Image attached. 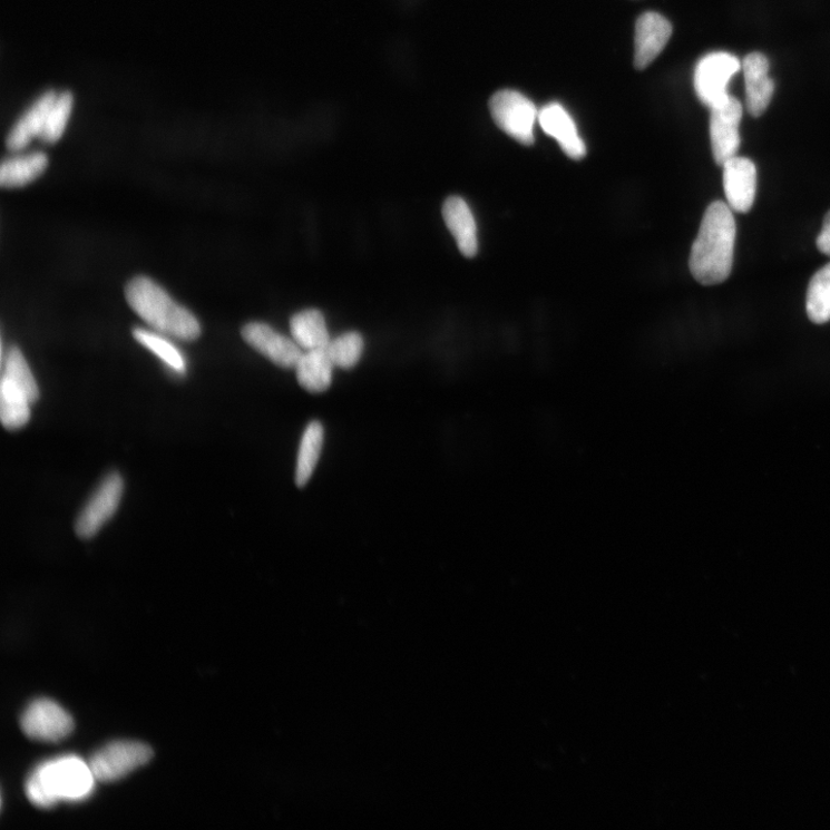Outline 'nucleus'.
<instances>
[{
  "instance_id": "1",
  "label": "nucleus",
  "mask_w": 830,
  "mask_h": 830,
  "mask_svg": "<svg viewBox=\"0 0 830 830\" xmlns=\"http://www.w3.org/2000/svg\"><path fill=\"white\" fill-rule=\"evenodd\" d=\"M738 236L734 212L723 202L711 204L690 255V272L703 285L725 282L732 274Z\"/></svg>"
},
{
  "instance_id": "2",
  "label": "nucleus",
  "mask_w": 830,
  "mask_h": 830,
  "mask_svg": "<svg viewBox=\"0 0 830 830\" xmlns=\"http://www.w3.org/2000/svg\"><path fill=\"white\" fill-rule=\"evenodd\" d=\"M96 782L89 762L77 755H65L41 763L29 775L25 790L31 804L51 809L60 802L86 801Z\"/></svg>"
},
{
  "instance_id": "3",
  "label": "nucleus",
  "mask_w": 830,
  "mask_h": 830,
  "mask_svg": "<svg viewBox=\"0 0 830 830\" xmlns=\"http://www.w3.org/2000/svg\"><path fill=\"white\" fill-rule=\"evenodd\" d=\"M125 296L129 307L159 334L184 342L202 336V324L196 316L152 279L130 280Z\"/></svg>"
},
{
  "instance_id": "4",
  "label": "nucleus",
  "mask_w": 830,
  "mask_h": 830,
  "mask_svg": "<svg viewBox=\"0 0 830 830\" xmlns=\"http://www.w3.org/2000/svg\"><path fill=\"white\" fill-rule=\"evenodd\" d=\"M489 109L495 124L524 146L535 144V125L539 111L535 104L516 90H500L492 95Z\"/></svg>"
},
{
  "instance_id": "5",
  "label": "nucleus",
  "mask_w": 830,
  "mask_h": 830,
  "mask_svg": "<svg viewBox=\"0 0 830 830\" xmlns=\"http://www.w3.org/2000/svg\"><path fill=\"white\" fill-rule=\"evenodd\" d=\"M153 750L138 742H115L96 752L89 766L98 782H115L146 765Z\"/></svg>"
},
{
  "instance_id": "6",
  "label": "nucleus",
  "mask_w": 830,
  "mask_h": 830,
  "mask_svg": "<svg viewBox=\"0 0 830 830\" xmlns=\"http://www.w3.org/2000/svg\"><path fill=\"white\" fill-rule=\"evenodd\" d=\"M738 57L728 52H713L705 56L694 71V89L701 101L710 109L721 104L729 95L730 80L741 70Z\"/></svg>"
},
{
  "instance_id": "7",
  "label": "nucleus",
  "mask_w": 830,
  "mask_h": 830,
  "mask_svg": "<svg viewBox=\"0 0 830 830\" xmlns=\"http://www.w3.org/2000/svg\"><path fill=\"white\" fill-rule=\"evenodd\" d=\"M742 118V104L734 96L728 95L721 104L711 108V145L714 160L719 166L735 157L740 150Z\"/></svg>"
},
{
  "instance_id": "8",
  "label": "nucleus",
  "mask_w": 830,
  "mask_h": 830,
  "mask_svg": "<svg viewBox=\"0 0 830 830\" xmlns=\"http://www.w3.org/2000/svg\"><path fill=\"white\" fill-rule=\"evenodd\" d=\"M20 724L27 738L50 743L69 738L75 730L72 716L49 700L32 702L22 713Z\"/></svg>"
},
{
  "instance_id": "9",
  "label": "nucleus",
  "mask_w": 830,
  "mask_h": 830,
  "mask_svg": "<svg viewBox=\"0 0 830 830\" xmlns=\"http://www.w3.org/2000/svg\"><path fill=\"white\" fill-rule=\"evenodd\" d=\"M124 491L123 477L110 473L97 488L77 520L76 530L80 538L90 539L116 514Z\"/></svg>"
},
{
  "instance_id": "10",
  "label": "nucleus",
  "mask_w": 830,
  "mask_h": 830,
  "mask_svg": "<svg viewBox=\"0 0 830 830\" xmlns=\"http://www.w3.org/2000/svg\"><path fill=\"white\" fill-rule=\"evenodd\" d=\"M245 342L283 370H294L304 351L263 322H250L242 329Z\"/></svg>"
},
{
  "instance_id": "11",
  "label": "nucleus",
  "mask_w": 830,
  "mask_h": 830,
  "mask_svg": "<svg viewBox=\"0 0 830 830\" xmlns=\"http://www.w3.org/2000/svg\"><path fill=\"white\" fill-rule=\"evenodd\" d=\"M723 189L726 205L734 213H749L755 202L758 173L748 157L735 156L723 165Z\"/></svg>"
},
{
  "instance_id": "12",
  "label": "nucleus",
  "mask_w": 830,
  "mask_h": 830,
  "mask_svg": "<svg viewBox=\"0 0 830 830\" xmlns=\"http://www.w3.org/2000/svg\"><path fill=\"white\" fill-rule=\"evenodd\" d=\"M746 91V108L751 116L765 114L774 95V81L770 78V61L765 55L752 52L743 60Z\"/></svg>"
},
{
  "instance_id": "13",
  "label": "nucleus",
  "mask_w": 830,
  "mask_h": 830,
  "mask_svg": "<svg viewBox=\"0 0 830 830\" xmlns=\"http://www.w3.org/2000/svg\"><path fill=\"white\" fill-rule=\"evenodd\" d=\"M673 35L672 23L655 12L639 17L635 36V66L644 70L666 48Z\"/></svg>"
},
{
  "instance_id": "14",
  "label": "nucleus",
  "mask_w": 830,
  "mask_h": 830,
  "mask_svg": "<svg viewBox=\"0 0 830 830\" xmlns=\"http://www.w3.org/2000/svg\"><path fill=\"white\" fill-rule=\"evenodd\" d=\"M540 126L548 136L554 138L562 150L573 159H582L586 155V146L578 135L577 126L566 109L557 104L546 106L539 111Z\"/></svg>"
},
{
  "instance_id": "15",
  "label": "nucleus",
  "mask_w": 830,
  "mask_h": 830,
  "mask_svg": "<svg viewBox=\"0 0 830 830\" xmlns=\"http://www.w3.org/2000/svg\"><path fill=\"white\" fill-rule=\"evenodd\" d=\"M442 214L460 253L475 257L479 251L478 228L467 202L460 196H450L443 205Z\"/></svg>"
},
{
  "instance_id": "16",
  "label": "nucleus",
  "mask_w": 830,
  "mask_h": 830,
  "mask_svg": "<svg viewBox=\"0 0 830 830\" xmlns=\"http://www.w3.org/2000/svg\"><path fill=\"white\" fill-rule=\"evenodd\" d=\"M57 91L43 92L19 118L7 138V147L13 153L23 150L32 140L41 138Z\"/></svg>"
},
{
  "instance_id": "17",
  "label": "nucleus",
  "mask_w": 830,
  "mask_h": 830,
  "mask_svg": "<svg viewBox=\"0 0 830 830\" xmlns=\"http://www.w3.org/2000/svg\"><path fill=\"white\" fill-rule=\"evenodd\" d=\"M49 157L35 152L6 158L0 168V185L3 188H21L36 182L48 169Z\"/></svg>"
},
{
  "instance_id": "18",
  "label": "nucleus",
  "mask_w": 830,
  "mask_h": 830,
  "mask_svg": "<svg viewBox=\"0 0 830 830\" xmlns=\"http://www.w3.org/2000/svg\"><path fill=\"white\" fill-rule=\"evenodd\" d=\"M334 368L325 349H320L305 351L294 370L299 384L312 393H321L330 388Z\"/></svg>"
},
{
  "instance_id": "19",
  "label": "nucleus",
  "mask_w": 830,
  "mask_h": 830,
  "mask_svg": "<svg viewBox=\"0 0 830 830\" xmlns=\"http://www.w3.org/2000/svg\"><path fill=\"white\" fill-rule=\"evenodd\" d=\"M293 341L303 351L325 349L331 341L323 314L318 310H306L294 314L290 320Z\"/></svg>"
},
{
  "instance_id": "20",
  "label": "nucleus",
  "mask_w": 830,
  "mask_h": 830,
  "mask_svg": "<svg viewBox=\"0 0 830 830\" xmlns=\"http://www.w3.org/2000/svg\"><path fill=\"white\" fill-rule=\"evenodd\" d=\"M324 442V429L321 422H311L302 438L299 447L295 484L305 487L312 478L319 462Z\"/></svg>"
},
{
  "instance_id": "21",
  "label": "nucleus",
  "mask_w": 830,
  "mask_h": 830,
  "mask_svg": "<svg viewBox=\"0 0 830 830\" xmlns=\"http://www.w3.org/2000/svg\"><path fill=\"white\" fill-rule=\"evenodd\" d=\"M30 402L27 394L7 379L0 388V417L8 430L25 427L30 420Z\"/></svg>"
},
{
  "instance_id": "22",
  "label": "nucleus",
  "mask_w": 830,
  "mask_h": 830,
  "mask_svg": "<svg viewBox=\"0 0 830 830\" xmlns=\"http://www.w3.org/2000/svg\"><path fill=\"white\" fill-rule=\"evenodd\" d=\"M133 338L143 346L157 355L175 373L185 375L187 362L180 350L159 332L143 328L133 330Z\"/></svg>"
},
{
  "instance_id": "23",
  "label": "nucleus",
  "mask_w": 830,
  "mask_h": 830,
  "mask_svg": "<svg viewBox=\"0 0 830 830\" xmlns=\"http://www.w3.org/2000/svg\"><path fill=\"white\" fill-rule=\"evenodd\" d=\"M807 313L816 324L830 321V263L818 271L810 281L807 293Z\"/></svg>"
},
{
  "instance_id": "24",
  "label": "nucleus",
  "mask_w": 830,
  "mask_h": 830,
  "mask_svg": "<svg viewBox=\"0 0 830 830\" xmlns=\"http://www.w3.org/2000/svg\"><path fill=\"white\" fill-rule=\"evenodd\" d=\"M3 378L22 390L32 404L39 401V385L30 371L25 355L18 346H12L4 359Z\"/></svg>"
},
{
  "instance_id": "25",
  "label": "nucleus",
  "mask_w": 830,
  "mask_h": 830,
  "mask_svg": "<svg viewBox=\"0 0 830 830\" xmlns=\"http://www.w3.org/2000/svg\"><path fill=\"white\" fill-rule=\"evenodd\" d=\"M74 106L75 96L71 91L66 90L57 94L40 138L45 144L52 145L59 141L66 127H68Z\"/></svg>"
},
{
  "instance_id": "26",
  "label": "nucleus",
  "mask_w": 830,
  "mask_h": 830,
  "mask_svg": "<svg viewBox=\"0 0 830 830\" xmlns=\"http://www.w3.org/2000/svg\"><path fill=\"white\" fill-rule=\"evenodd\" d=\"M363 339L358 332H346V334L331 340L325 351L334 363L335 368L351 370L360 361L363 352Z\"/></svg>"
},
{
  "instance_id": "27",
  "label": "nucleus",
  "mask_w": 830,
  "mask_h": 830,
  "mask_svg": "<svg viewBox=\"0 0 830 830\" xmlns=\"http://www.w3.org/2000/svg\"><path fill=\"white\" fill-rule=\"evenodd\" d=\"M817 247L822 254L830 256V211L824 216L822 230L817 238Z\"/></svg>"
}]
</instances>
